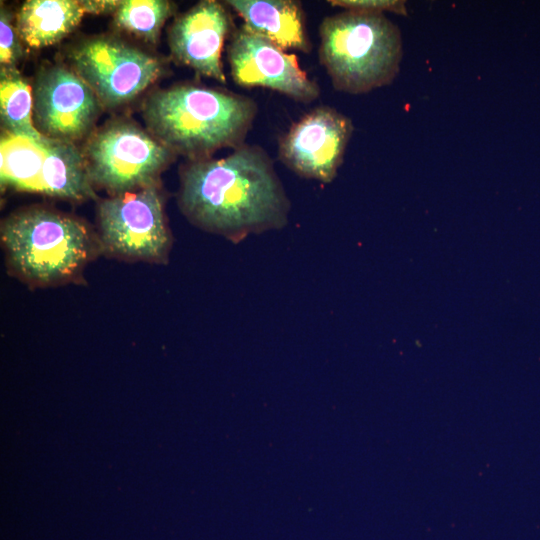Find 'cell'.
<instances>
[{
    "mask_svg": "<svg viewBox=\"0 0 540 540\" xmlns=\"http://www.w3.org/2000/svg\"><path fill=\"white\" fill-rule=\"evenodd\" d=\"M177 200L190 223L234 243L283 228L290 211L273 160L246 143L222 158L189 160L180 171Z\"/></svg>",
    "mask_w": 540,
    "mask_h": 540,
    "instance_id": "1",
    "label": "cell"
},
{
    "mask_svg": "<svg viewBox=\"0 0 540 540\" xmlns=\"http://www.w3.org/2000/svg\"><path fill=\"white\" fill-rule=\"evenodd\" d=\"M258 107L254 99L196 84H179L153 93L143 106L151 135L189 160L245 143Z\"/></svg>",
    "mask_w": 540,
    "mask_h": 540,
    "instance_id": "2",
    "label": "cell"
},
{
    "mask_svg": "<svg viewBox=\"0 0 540 540\" xmlns=\"http://www.w3.org/2000/svg\"><path fill=\"white\" fill-rule=\"evenodd\" d=\"M0 239L9 274L33 288L76 283L102 254L97 232L85 221L42 206L7 216Z\"/></svg>",
    "mask_w": 540,
    "mask_h": 540,
    "instance_id": "3",
    "label": "cell"
},
{
    "mask_svg": "<svg viewBox=\"0 0 540 540\" xmlns=\"http://www.w3.org/2000/svg\"><path fill=\"white\" fill-rule=\"evenodd\" d=\"M319 35V59L337 91L368 93L391 84L399 73L401 32L384 14L344 10L325 17Z\"/></svg>",
    "mask_w": 540,
    "mask_h": 540,
    "instance_id": "4",
    "label": "cell"
},
{
    "mask_svg": "<svg viewBox=\"0 0 540 540\" xmlns=\"http://www.w3.org/2000/svg\"><path fill=\"white\" fill-rule=\"evenodd\" d=\"M96 232L106 256L128 262L167 263L172 236L158 183L100 200Z\"/></svg>",
    "mask_w": 540,
    "mask_h": 540,
    "instance_id": "5",
    "label": "cell"
},
{
    "mask_svg": "<svg viewBox=\"0 0 540 540\" xmlns=\"http://www.w3.org/2000/svg\"><path fill=\"white\" fill-rule=\"evenodd\" d=\"M175 155L155 137L124 121L96 131L83 150L92 184L110 196L157 184Z\"/></svg>",
    "mask_w": 540,
    "mask_h": 540,
    "instance_id": "6",
    "label": "cell"
},
{
    "mask_svg": "<svg viewBox=\"0 0 540 540\" xmlns=\"http://www.w3.org/2000/svg\"><path fill=\"white\" fill-rule=\"evenodd\" d=\"M70 59L77 75L110 108L133 100L164 71L158 57L108 37L82 41Z\"/></svg>",
    "mask_w": 540,
    "mask_h": 540,
    "instance_id": "7",
    "label": "cell"
},
{
    "mask_svg": "<svg viewBox=\"0 0 540 540\" xmlns=\"http://www.w3.org/2000/svg\"><path fill=\"white\" fill-rule=\"evenodd\" d=\"M353 130L349 117L335 108L318 106L281 136L279 160L301 177L329 183L342 165Z\"/></svg>",
    "mask_w": 540,
    "mask_h": 540,
    "instance_id": "8",
    "label": "cell"
},
{
    "mask_svg": "<svg viewBox=\"0 0 540 540\" xmlns=\"http://www.w3.org/2000/svg\"><path fill=\"white\" fill-rule=\"evenodd\" d=\"M227 59L239 86L267 88L301 103L313 102L320 95L319 85L300 67L295 54L243 25L231 34Z\"/></svg>",
    "mask_w": 540,
    "mask_h": 540,
    "instance_id": "9",
    "label": "cell"
},
{
    "mask_svg": "<svg viewBox=\"0 0 540 540\" xmlns=\"http://www.w3.org/2000/svg\"><path fill=\"white\" fill-rule=\"evenodd\" d=\"M100 101L74 70L62 65L41 69L33 88V122L45 137L74 143L91 130Z\"/></svg>",
    "mask_w": 540,
    "mask_h": 540,
    "instance_id": "10",
    "label": "cell"
},
{
    "mask_svg": "<svg viewBox=\"0 0 540 540\" xmlns=\"http://www.w3.org/2000/svg\"><path fill=\"white\" fill-rule=\"evenodd\" d=\"M231 28V14L224 4L215 0L200 1L171 25V56L197 74L225 83L222 51Z\"/></svg>",
    "mask_w": 540,
    "mask_h": 540,
    "instance_id": "11",
    "label": "cell"
},
{
    "mask_svg": "<svg viewBox=\"0 0 540 540\" xmlns=\"http://www.w3.org/2000/svg\"><path fill=\"white\" fill-rule=\"evenodd\" d=\"M243 20L249 31L284 50L308 54L312 50L306 16L294 0H229L225 2Z\"/></svg>",
    "mask_w": 540,
    "mask_h": 540,
    "instance_id": "12",
    "label": "cell"
},
{
    "mask_svg": "<svg viewBox=\"0 0 540 540\" xmlns=\"http://www.w3.org/2000/svg\"><path fill=\"white\" fill-rule=\"evenodd\" d=\"M84 14L80 1L29 0L16 15V29L28 47L44 48L68 36Z\"/></svg>",
    "mask_w": 540,
    "mask_h": 540,
    "instance_id": "13",
    "label": "cell"
},
{
    "mask_svg": "<svg viewBox=\"0 0 540 540\" xmlns=\"http://www.w3.org/2000/svg\"><path fill=\"white\" fill-rule=\"evenodd\" d=\"M46 152L45 136L33 139L5 132L0 149L2 188L39 193Z\"/></svg>",
    "mask_w": 540,
    "mask_h": 540,
    "instance_id": "14",
    "label": "cell"
},
{
    "mask_svg": "<svg viewBox=\"0 0 540 540\" xmlns=\"http://www.w3.org/2000/svg\"><path fill=\"white\" fill-rule=\"evenodd\" d=\"M0 114L6 133L43 137L33 122V91L16 68H1Z\"/></svg>",
    "mask_w": 540,
    "mask_h": 540,
    "instance_id": "15",
    "label": "cell"
},
{
    "mask_svg": "<svg viewBox=\"0 0 540 540\" xmlns=\"http://www.w3.org/2000/svg\"><path fill=\"white\" fill-rule=\"evenodd\" d=\"M173 13V4L163 0L121 1L114 21L121 29L155 44L160 30Z\"/></svg>",
    "mask_w": 540,
    "mask_h": 540,
    "instance_id": "16",
    "label": "cell"
},
{
    "mask_svg": "<svg viewBox=\"0 0 540 540\" xmlns=\"http://www.w3.org/2000/svg\"><path fill=\"white\" fill-rule=\"evenodd\" d=\"M12 15L6 8H1L0 16V63L1 68H16L23 57V48Z\"/></svg>",
    "mask_w": 540,
    "mask_h": 540,
    "instance_id": "17",
    "label": "cell"
},
{
    "mask_svg": "<svg viewBox=\"0 0 540 540\" xmlns=\"http://www.w3.org/2000/svg\"><path fill=\"white\" fill-rule=\"evenodd\" d=\"M328 3L333 7L362 14L391 12L401 16L408 15L404 0H330Z\"/></svg>",
    "mask_w": 540,
    "mask_h": 540,
    "instance_id": "18",
    "label": "cell"
},
{
    "mask_svg": "<svg viewBox=\"0 0 540 540\" xmlns=\"http://www.w3.org/2000/svg\"><path fill=\"white\" fill-rule=\"evenodd\" d=\"M81 6L84 9L85 13L90 14H104L116 12L121 1L115 0H90V1H80Z\"/></svg>",
    "mask_w": 540,
    "mask_h": 540,
    "instance_id": "19",
    "label": "cell"
}]
</instances>
